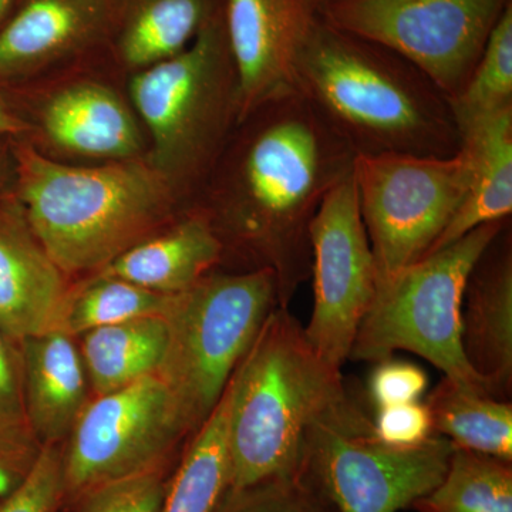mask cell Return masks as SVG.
Returning a JSON list of instances; mask_svg holds the SVG:
<instances>
[{
  "mask_svg": "<svg viewBox=\"0 0 512 512\" xmlns=\"http://www.w3.org/2000/svg\"><path fill=\"white\" fill-rule=\"evenodd\" d=\"M357 154L298 89L238 121L207 187L210 207L198 210L244 271L272 272L279 303L289 306L311 278V228L333 188L353 174Z\"/></svg>",
  "mask_w": 512,
  "mask_h": 512,
  "instance_id": "cell-1",
  "label": "cell"
},
{
  "mask_svg": "<svg viewBox=\"0 0 512 512\" xmlns=\"http://www.w3.org/2000/svg\"><path fill=\"white\" fill-rule=\"evenodd\" d=\"M295 89L356 154L450 157L460 151L450 103L426 74L322 16L299 53Z\"/></svg>",
  "mask_w": 512,
  "mask_h": 512,
  "instance_id": "cell-2",
  "label": "cell"
},
{
  "mask_svg": "<svg viewBox=\"0 0 512 512\" xmlns=\"http://www.w3.org/2000/svg\"><path fill=\"white\" fill-rule=\"evenodd\" d=\"M12 153L16 197L66 275L99 272L150 238L180 198L153 165L137 158L73 167L25 144Z\"/></svg>",
  "mask_w": 512,
  "mask_h": 512,
  "instance_id": "cell-3",
  "label": "cell"
},
{
  "mask_svg": "<svg viewBox=\"0 0 512 512\" xmlns=\"http://www.w3.org/2000/svg\"><path fill=\"white\" fill-rule=\"evenodd\" d=\"M228 390L229 490L302 476L309 430L352 394L288 306L266 319Z\"/></svg>",
  "mask_w": 512,
  "mask_h": 512,
  "instance_id": "cell-4",
  "label": "cell"
},
{
  "mask_svg": "<svg viewBox=\"0 0 512 512\" xmlns=\"http://www.w3.org/2000/svg\"><path fill=\"white\" fill-rule=\"evenodd\" d=\"M130 94L153 141L148 163L180 198L207 187L238 123L222 5L187 49L137 70Z\"/></svg>",
  "mask_w": 512,
  "mask_h": 512,
  "instance_id": "cell-5",
  "label": "cell"
},
{
  "mask_svg": "<svg viewBox=\"0 0 512 512\" xmlns=\"http://www.w3.org/2000/svg\"><path fill=\"white\" fill-rule=\"evenodd\" d=\"M508 221L474 229L377 282L375 299L357 329L349 359L379 363L406 350L463 389L493 396L464 355L461 311L474 266Z\"/></svg>",
  "mask_w": 512,
  "mask_h": 512,
  "instance_id": "cell-6",
  "label": "cell"
},
{
  "mask_svg": "<svg viewBox=\"0 0 512 512\" xmlns=\"http://www.w3.org/2000/svg\"><path fill=\"white\" fill-rule=\"evenodd\" d=\"M278 306L275 276L265 269L212 271L173 295L164 315L168 342L157 376L174 394L191 433L214 412Z\"/></svg>",
  "mask_w": 512,
  "mask_h": 512,
  "instance_id": "cell-7",
  "label": "cell"
},
{
  "mask_svg": "<svg viewBox=\"0 0 512 512\" xmlns=\"http://www.w3.org/2000/svg\"><path fill=\"white\" fill-rule=\"evenodd\" d=\"M453 451L439 434L414 448L380 443L350 394L309 430L301 474L336 512H399L439 485Z\"/></svg>",
  "mask_w": 512,
  "mask_h": 512,
  "instance_id": "cell-8",
  "label": "cell"
},
{
  "mask_svg": "<svg viewBox=\"0 0 512 512\" xmlns=\"http://www.w3.org/2000/svg\"><path fill=\"white\" fill-rule=\"evenodd\" d=\"M470 173L463 148L450 157L357 154L353 180L377 282L429 255L460 207Z\"/></svg>",
  "mask_w": 512,
  "mask_h": 512,
  "instance_id": "cell-9",
  "label": "cell"
},
{
  "mask_svg": "<svg viewBox=\"0 0 512 512\" xmlns=\"http://www.w3.org/2000/svg\"><path fill=\"white\" fill-rule=\"evenodd\" d=\"M512 0H323L320 16L414 64L456 96Z\"/></svg>",
  "mask_w": 512,
  "mask_h": 512,
  "instance_id": "cell-10",
  "label": "cell"
},
{
  "mask_svg": "<svg viewBox=\"0 0 512 512\" xmlns=\"http://www.w3.org/2000/svg\"><path fill=\"white\" fill-rule=\"evenodd\" d=\"M188 433L174 394L157 375L93 397L63 448L66 498L161 467Z\"/></svg>",
  "mask_w": 512,
  "mask_h": 512,
  "instance_id": "cell-11",
  "label": "cell"
},
{
  "mask_svg": "<svg viewBox=\"0 0 512 512\" xmlns=\"http://www.w3.org/2000/svg\"><path fill=\"white\" fill-rule=\"evenodd\" d=\"M313 308L305 335L332 365L349 359L377 289L375 256L353 174L329 192L311 228Z\"/></svg>",
  "mask_w": 512,
  "mask_h": 512,
  "instance_id": "cell-12",
  "label": "cell"
},
{
  "mask_svg": "<svg viewBox=\"0 0 512 512\" xmlns=\"http://www.w3.org/2000/svg\"><path fill=\"white\" fill-rule=\"evenodd\" d=\"M322 0H222V20L237 76L238 121L295 89L299 53Z\"/></svg>",
  "mask_w": 512,
  "mask_h": 512,
  "instance_id": "cell-13",
  "label": "cell"
},
{
  "mask_svg": "<svg viewBox=\"0 0 512 512\" xmlns=\"http://www.w3.org/2000/svg\"><path fill=\"white\" fill-rule=\"evenodd\" d=\"M127 0H19L0 29V80H19L111 42Z\"/></svg>",
  "mask_w": 512,
  "mask_h": 512,
  "instance_id": "cell-14",
  "label": "cell"
},
{
  "mask_svg": "<svg viewBox=\"0 0 512 512\" xmlns=\"http://www.w3.org/2000/svg\"><path fill=\"white\" fill-rule=\"evenodd\" d=\"M70 289L18 197H0V330L15 342L55 329Z\"/></svg>",
  "mask_w": 512,
  "mask_h": 512,
  "instance_id": "cell-15",
  "label": "cell"
},
{
  "mask_svg": "<svg viewBox=\"0 0 512 512\" xmlns=\"http://www.w3.org/2000/svg\"><path fill=\"white\" fill-rule=\"evenodd\" d=\"M464 355L495 399L512 390V237L510 224L471 272L461 311Z\"/></svg>",
  "mask_w": 512,
  "mask_h": 512,
  "instance_id": "cell-16",
  "label": "cell"
},
{
  "mask_svg": "<svg viewBox=\"0 0 512 512\" xmlns=\"http://www.w3.org/2000/svg\"><path fill=\"white\" fill-rule=\"evenodd\" d=\"M73 339L49 330L20 342L25 417L45 446L67 440L92 402L89 376Z\"/></svg>",
  "mask_w": 512,
  "mask_h": 512,
  "instance_id": "cell-17",
  "label": "cell"
},
{
  "mask_svg": "<svg viewBox=\"0 0 512 512\" xmlns=\"http://www.w3.org/2000/svg\"><path fill=\"white\" fill-rule=\"evenodd\" d=\"M40 123L50 143L79 156L126 161L143 148L133 111L100 83L77 82L57 90L43 104Z\"/></svg>",
  "mask_w": 512,
  "mask_h": 512,
  "instance_id": "cell-18",
  "label": "cell"
},
{
  "mask_svg": "<svg viewBox=\"0 0 512 512\" xmlns=\"http://www.w3.org/2000/svg\"><path fill=\"white\" fill-rule=\"evenodd\" d=\"M222 264V245L201 212H190L158 237L144 239L99 274L163 295H177Z\"/></svg>",
  "mask_w": 512,
  "mask_h": 512,
  "instance_id": "cell-19",
  "label": "cell"
},
{
  "mask_svg": "<svg viewBox=\"0 0 512 512\" xmlns=\"http://www.w3.org/2000/svg\"><path fill=\"white\" fill-rule=\"evenodd\" d=\"M470 160V183L460 207L429 254L474 229L512 214V109L501 111L461 137Z\"/></svg>",
  "mask_w": 512,
  "mask_h": 512,
  "instance_id": "cell-20",
  "label": "cell"
},
{
  "mask_svg": "<svg viewBox=\"0 0 512 512\" xmlns=\"http://www.w3.org/2000/svg\"><path fill=\"white\" fill-rule=\"evenodd\" d=\"M222 0H127L113 40L121 62L146 69L183 52Z\"/></svg>",
  "mask_w": 512,
  "mask_h": 512,
  "instance_id": "cell-21",
  "label": "cell"
},
{
  "mask_svg": "<svg viewBox=\"0 0 512 512\" xmlns=\"http://www.w3.org/2000/svg\"><path fill=\"white\" fill-rule=\"evenodd\" d=\"M164 316H146L82 335L84 367L93 396H104L157 375L167 350Z\"/></svg>",
  "mask_w": 512,
  "mask_h": 512,
  "instance_id": "cell-22",
  "label": "cell"
},
{
  "mask_svg": "<svg viewBox=\"0 0 512 512\" xmlns=\"http://www.w3.org/2000/svg\"><path fill=\"white\" fill-rule=\"evenodd\" d=\"M434 433L454 448L512 463V404L444 377L427 397Z\"/></svg>",
  "mask_w": 512,
  "mask_h": 512,
  "instance_id": "cell-23",
  "label": "cell"
},
{
  "mask_svg": "<svg viewBox=\"0 0 512 512\" xmlns=\"http://www.w3.org/2000/svg\"><path fill=\"white\" fill-rule=\"evenodd\" d=\"M229 390L192 437L158 512H214L229 487Z\"/></svg>",
  "mask_w": 512,
  "mask_h": 512,
  "instance_id": "cell-24",
  "label": "cell"
},
{
  "mask_svg": "<svg viewBox=\"0 0 512 512\" xmlns=\"http://www.w3.org/2000/svg\"><path fill=\"white\" fill-rule=\"evenodd\" d=\"M416 512H512V463L454 448L446 476Z\"/></svg>",
  "mask_w": 512,
  "mask_h": 512,
  "instance_id": "cell-25",
  "label": "cell"
},
{
  "mask_svg": "<svg viewBox=\"0 0 512 512\" xmlns=\"http://www.w3.org/2000/svg\"><path fill=\"white\" fill-rule=\"evenodd\" d=\"M171 299L173 295L148 291L116 276L99 274L67 293L53 330L76 338L126 320L164 316Z\"/></svg>",
  "mask_w": 512,
  "mask_h": 512,
  "instance_id": "cell-26",
  "label": "cell"
},
{
  "mask_svg": "<svg viewBox=\"0 0 512 512\" xmlns=\"http://www.w3.org/2000/svg\"><path fill=\"white\" fill-rule=\"evenodd\" d=\"M448 103L460 141L478 124L512 109V3L488 37L466 84Z\"/></svg>",
  "mask_w": 512,
  "mask_h": 512,
  "instance_id": "cell-27",
  "label": "cell"
},
{
  "mask_svg": "<svg viewBox=\"0 0 512 512\" xmlns=\"http://www.w3.org/2000/svg\"><path fill=\"white\" fill-rule=\"evenodd\" d=\"M332 505L303 476L272 478L225 491L214 512H329Z\"/></svg>",
  "mask_w": 512,
  "mask_h": 512,
  "instance_id": "cell-28",
  "label": "cell"
},
{
  "mask_svg": "<svg viewBox=\"0 0 512 512\" xmlns=\"http://www.w3.org/2000/svg\"><path fill=\"white\" fill-rule=\"evenodd\" d=\"M168 481L161 467L113 483L99 485L79 497L74 512H158Z\"/></svg>",
  "mask_w": 512,
  "mask_h": 512,
  "instance_id": "cell-29",
  "label": "cell"
},
{
  "mask_svg": "<svg viewBox=\"0 0 512 512\" xmlns=\"http://www.w3.org/2000/svg\"><path fill=\"white\" fill-rule=\"evenodd\" d=\"M64 498L63 450L59 444H46L29 477L0 498V512H59Z\"/></svg>",
  "mask_w": 512,
  "mask_h": 512,
  "instance_id": "cell-30",
  "label": "cell"
},
{
  "mask_svg": "<svg viewBox=\"0 0 512 512\" xmlns=\"http://www.w3.org/2000/svg\"><path fill=\"white\" fill-rule=\"evenodd\" d=\"M43 447L26 417H0V498L29 477Z\"/></svg>",
  "mask_w": 512,
  "mask_h": 512,
  "instance_id": "cell-31",
  "label": "cell"
},
{
  "mask_svg": "<svg viewBox=\"0 0 512 512\" xmlns=\"http://www.w3.org/2000/svg\"><path fill=\"white\" fill-rule=\"evenodd\" d=\"M372 426L380 443L396 448L423 446L436 434L429 407L420 402L379 407Z\"/></svg>",
  "mask_w": 512,
  "mask_h": 512,
  "instance_id": "cell-32",
  "label": "cell"
},
{
  "mask_svg": "<svg viewBox=\"0 0 512 512\" xmlns=\"http://www.w3.org/2000/svg\"><path fill=\"white\" fill-rule=\"evenodd\" d=\"M376 365L369 380V397L377 409L420 402L429 384L421 367L403 360H393V357Z\"/></svg>",
  "mask_w": 512,
  "mask_h": 512,
  "instance_id": "cell-33",
  "label": "cell"
},
{
  "mask_svg": "<svg viewBox=\"0 0 512 512\" xmlns=\"http://www.w3.org/2000/svg\"><path fill=\"white\" fill-rule=\"evenodd\" d=\"M0 417H25L20 343L0 330Z\"/></svg>",
  "mask_w": 512,
  "mask_h": 512,
  "instance_id": "cell-34",
  "label": "cell"
},
{
  "mask_svg": "<svg viewBox=\"0 0 512 512\" xmlns=\"http://www.w3.org/2000/svg\"><path fill=\"white\" fill-rule=\"evenodd\" d=\"M28 130V123L13 111L5 94L0 90V136H18Z\"/></svg>",
  "mask_w": 512,
  "mask_h": 512,
  "instance_id": "cell-35",
  "label": "cell"
},
{
  "mask_svg": "<svg viewBox=\"0 0 512 512\" xmlns=\"http://www.w3.org/2000/svg\"><path fill=\"white\" fill-rule=\"evenodd\" d=\"M12 178H15V158L12 150L0 144V197L5 195V190Z\"/></svg>",
  "mask_w": 512,
  "mask_h": 512,
  "instance_id": "cell-36",
  "label": "cell"
},
{
  "mask_svg": "<svg viewBox=\"0 0 512 512\" xmlns=\"http://www.w3.org/2000/svg\"><path fill=\"white\" fill-rule=\"evenodd\" d=\"M19 0H0V29L8 22Z\"/></svg>",
  "mask_w": 512,
  "mask_h": 512,
  "instance_id": "cell-37",
  "label": "cell"
},
{
  "mask_svg": "<svg viewBox=\"0 0 512 512\" xmlns=\"http://www.w3.org/2000/svg\"><path fill=\"white\" fill-rule=\"evenodd\" d=\"M329 512H336V511H335V510H333V508H332V510H330Z\"/></svg>",
  "mask_w": 512,
  "mask_h": 512,
  "instance_id": "cell-38",
  "label": "cell"
},
{
  "mask_svg": "<svg viewBox=\"0 0 512 512\" xmlns=\"http://www.w3.org/2000/svg\"><path fill=\"white\" fill-rule=\"evenodd\" d=\"M322 2H323V0H322Z\"/></svg>",
  "mask_w": 512,
  "mask_h": 512,
  "instance_id": "cell-39",
  "label": "cell"
}]
</instances>
